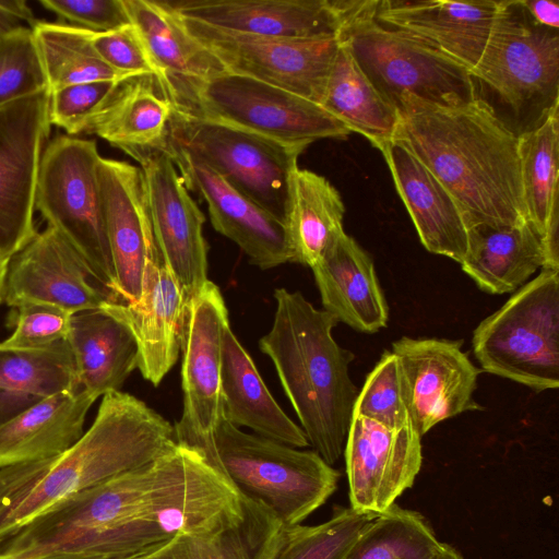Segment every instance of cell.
<instances>
[{
  "label": "cell",
  "mask_w": 559,
  "mask_h": 559,
  "mask_svg": "<svg viewBox=\"0 0 559 559\" xmlns=\"http://www.w3.org/2000/svg\"><path fill=\"white\" fill-rule=\"evenodd\" d=\"M353 416L389 428H401L412 424L402 370L392 352L385 350L367 376L357 395Z\"/></svg>",
  "instance_id": "obj_39"
},
{
  "label": "cell",
  "mask_w": 559,
  "mask_h": 559,
  "mask_svg": "<svg viewBox=\"0 0 559 559\" xmlns=\"http://www.w3.org/2000/svg\"><path fill=\"white\" fill-rule=\"evenodd\" d=\"M123 81L103 80L74 84L50 92L49 122L68 135L86 132Z\"/></svg>",
  "instance_id": "obj_41"
},
{
  "label": "cell",
  "mask_w": 559,
  "mask_h": 559,
  "mask_svg": "<svg viewBox=\"0 0 559 559\" xmlns=\"http://www.w3.org/2000/svg\"><path fill=\"white\" fill-rule=\"evenodd\" d=\"M183 19L260 37L338 36L358 8L354 0H178L165 1Z\"/></svg>",
  "instance_id": "obj_19"
},
{
  "label": "cell",
  "mask_w": 559,
  "mask_h": 559,
  "mask_svg": "<svg viewBox=\"0 0 559 559\" xmlns=\"http://www.w3.org/2000/svg\"><path fill=\"white\" fill-rule=\"evenodd\" d=\"M203 455L241 495L271 509L284 527L301 524L334 493L340 479L316 451L247 433L224 417Z\"/></svg>",
  "instance_id": "obj_4"
},
{
  "label": "cell",
  "mask_w": 559,
  "mask_h": 559,
  "mask_svg": "<svg viewBox=\"0 0 559 559\" xmlns=\"http://www.w3.org/2000/svg\"><path fill=\"white\" fill-rule=\"evenodd\" d=\"M99 158L95 141L70 135L52 139L43 152L35 209L118 301L98 182Z\"/></svg>",
  "instance_id": "obj_10"
},
{
  "label": "cell",
  "mask_w": 559,
  "mask_h": 559,
  "mask_svg": "<svg viewBox=\"0 0 559 559\" xmlns=\"http://www.w3.org/2000/svg\"><path fill=\"white\" fill-rule=\"evenodd\" d=\"M221 385L223 417L227 421L293 448L309 445L301 427L286 415L270 393L230 325L223 337Z\"/></svg>",
  "instance_id": "obj_27"
},
{
  "label": "cell",
  "mask_w": 559,
  "mask_h": 559,
  "mask_svg": "<svg viewBox=\"0 0 559 559\" xmlns=\"http://www.w3.org/2000/svg\"><path fill=\"white\" fill-rule=\"evenodd\" d=\"M559 106L545 120L518 134L526 219L542 240L544 270L559 271Z\"/></svg>",
  "instance_id": "obj_30"
},
{
  "label": "cell",
  "mask_w": 559,
  "mask_h": 559,
  "mask_svg": "<svg viewBox=\"0 0 559 559\" xmlns=\"http://www.w3.org/2000/svg\"><path fill=\"white\" fill-rule=\"evenodd\" d=\"M78 388L67 341L38 349L0 350V412L16 415L48 396Z\"/></svg>",
  "instance_id": "obj_35"
},
{
  "label": "cell",
  "mask_w": 559,
  "mask_h": 559,
  "mask_svg": "<svg viewBox=\"0 0 559 559\" xmlns=\"http://www.w3.org/2000/svg\"><path fill=\"white\" fill-rule=\"evenodd\" d=\"M11 258L0 255V304L4 301L5 284Z\"/></svg>",
  "instance_id": "obj_49"
},
{
  "label": "cell",
  "mask_w": 559,
  "mask_h": 559,
  "mask_svg": "<svg viewBox=\"0 0 559 559\" xmlns=\"http://www.w3.org/2000/svg\"><path fill=\"white\" fill-rule=\"evenodd\" d=\"M187 302L157 246L147 262L141 299L103 306L132 331L139 346L138 369L153 385H158L177 362Z\"/></svg>",
  "instance_id": "obj_21"
},
{
  "label": "cell",
  "mask_w": 559,
  "mask_h": 559,
  "mask_svg": "<svg viewBox=\"0 0 559 559\" xmlns=\"http://www.w3.org/2000/svg\"><path fill=\"white\" fill-rule=\"evenodd\" d=\"M38 559H115L105 556L98 555H86V554H75V552H59L48 555Z\"/></svg>",
  "instance_id": "obj_48"
},
{
  "label": "cell",
  "mask_w": 559,
  "mask_h": 559,
  "mask_svg": "<svg viewBox=\"0 0 559 559\" xmlns=\"http://www.w3.org/2000/svg\"><path fill=\"white\" fill-rule=\"evenodd\" d=\"M377 516L337 507L321 524L285 527L273 559H343Z\"/></svg>",
  "instance_id": "obj_38"
},
{
  "label": "cell",
  "mask_w": 559,
  "mask_h": 559,
  "mask_svg": "<svg viewBox=\"0 0 559 559\" xmlns=\"http://www.w3.org/2000/svg\"><path fill=\"white\" fill-rule=\"evenodd\" d=\"M176 445L175 427L160 414L129 393H106L92 426L67 451L0 468V544L70 497Z\"/></svg>",
  "instance_id": "obj_2"
},
{
  "label": "cell",
  "mask_w": 559,
  "mask_h": 559,
  "mask_svg": "<svg viewBox=\"0 0 559 559\" xmlns=\"http://www.w3.org/2000/svg\"><path fill=\"white\" fill-rule=\"evenodd\" d=\"M67 342L79 388L95 401L120 391L138 368L139 346L132 331L103 307L72 314Z\"/></svg>",
  "instance_id": "obj_26"
},
{
  "label": "cell",
  "mask_w": 559,
  "mask_h": 559,
  "mask_svg": "<svg viewBox=\"0 0 559 559\" xmlns=\"http://www.w3.org/2000/svg\"><path fill=\"white\" fill-rule=\"evenodd\" d=\"M344 456L350 508L380 515L409 489L421 462V436L412 424L384 427L353 416Z\"/></svg>",
  "instance_id": "obj_16"
},
{
  "label": "cell",
  "mask_w": 559,
  "mask_h": 559,
  "mask_svg": "<svg viewBox=\"0 0 559 559\" xmlns=\"http://www.w3.org/2000/svg\"><path fill=\"white\" fill-rule=\"evenodd\" d=\"M189 34L226 71L286 90L321 105L340 37L274 38L215 28L183 19Z\"/></svg>",
  "instance_id": "obj_11"
},
{
  "label": "cell",
  "mask_w": 559,
  "mask_h": 559,
  "mask_svg": "<svg viewBox=\"0 0 559 559\" xmlns=\"http://www.w3.org/2000/svg\"><path fill=\"white\" fill-rule=\"evenodd\" d=\"M472 75L512 110L520 133L534 129L559 106L558 29L536 23L522 0L499 1Z\"/></svg>",
  "instance_id": "obj_9"
},
{
  "label": "cell",
  "mask_w": 559,
  "mask_h": 559,
  "mask_svg": "<svg viewBox=\"0 0 559 559\" xmlns=\"http://www.w3.org/2000/svg\"><path fill=\"white\" fill-rule=\"evenodd\" d=\"M48 88L31 27L0 36V107Z\"/></svg>",
  "instance_id": "obj_40"
},
{
  "label": "cell",
  "mask_w": 559,
  "mask_h": 559,
  "mask_svg": "<svg viewBox=\"0 0 559 559\" xmlns=\"http://www.w3.org/2000/svg\"><path fill=\"white\" fill-rule=\"evenodd\" d=\"M462 343L403 336L392 344L411 421L420 436L445 419L481 409L474 400L479 370L461 349Z\"/></svg>",
  "instance_id": "obj_15"
},
{
  "label": "cell",
  "mask_w": 559,
  "mask_h": 559,
  "mask_svg": "<svg viewBox=\"0 0 559 559\" xmlns=\"http://www.w3.org/2000/svg\"><path fill=\"white\" fill-rule=\"evenodd\" d=\"M107 239L118 301L138 302L145 271L157 247L141 168L102 157L97 165Z\"/></svg>",
  "instance_id": "obj_18"
},
{
  "label": "cell",
  "mask_w": 559,
  "mask_h": 559,
  "mask_svg": "<svg viewBox=\"0 0 559 559\" xmlns=\"http://www.w3.org/2000/svg\"><path fill=\"white\" fill-rule=\"evenodd\" d=\"M174 105L286 144L310 145L353 131L320 104L277 86L228 71L173 86Z\"/></svg>",
  "instance_id": "obj_8"
},
{
  "label": "cell",
  "mask_w": 559,
  "mask_h": 559,
  "mask_svg": "<svg viewBox=\"0 0 559 559\" xmlns=\"http://www.w3.org/2000/svg\"><path fill=\"white\" fill-rule=\"evenodd\" d=\"M393 140L404 144L459 204L467 229L526 219L518 133L483 98L442 106L404 94Z\"/></svg>",
  "instance_id": "obj_1"
},
{
  "label": "cell",
  "mask_w": 559,
  "mask_h": 559,
  "mask_svg": "<svg viewBox=\"0 0 559 559\" xmlns=\"http://www.w3.org/2000/svg\"><path fill=\"white\" fill-rule=\"evenodd\" d=\"M37 22L26 2L22 0L0 1V36L25 26L24 23L32 28Z\"/></svg>",
  "instance_id": "obj_45"
},
{
  "label": "cell",
  "mask_w": 559,
  "mask_h": 559,
  "mask_svg": "<svg viewBox=\"0 0 559 559\" xmlns=\"http://www.w3.org/2000/svg\"><path fill=\"white\" fill-rule=\"evenodd\" d=\"M499 1H379L374 19L402 31L466 68L485 49Z\"/></svg>",
  "instance_id": "obj_22"
},
{
  "label": "cell",
  "mask_w": 559,
  "mask_h": 559,
  "mask_svg": "<svg viewBox=\"0 0 559 559\" xmlns=\"http://www.w3.org/2000/svg\"><path fill=\"white\" fill-rule=\"evenodd\" d=\"M4 301L14 308L26 302L47 304L74 314L116 299L68 240L47 226L11 258Z\"/></svg>",
  "instance_id": "obj_17"
},
{
  "label": "cell",
  "mask_w": 559,
  "mask_h": 559,
  "mask_svg": "<svg viewBox=\"0 0 559 559\" xmlns=\"http://www.w3.org/2000/svg\"><path fill=\"white\" fill-rule=\"evenodd\" d=\"M486 372L542 392L559 386V271L542 270L474 330Z\"/></svg>",
  "instance_id": "obj_6"
},
{
  "label": "cell",
  "mask_w": 559,
  "mask_h": 559,
  "mask_svg": "<svg viewBox=\"0 0 559 559\" xmlns=\"http://www.w3.org/2000/svg\"><path fill=\"white\" fill-rule=\"evenodd\" d=\"M532 19L539 25L558 29L559 28V5L551 0H522Z\"/></svg>",
  "instance_id": "obj_46"
},
{
  "label": "cell",
  "mask_w": 559,
  "mask_h": 559,
  "mask_svg": "<svg viewBox=\"0 0 559 559\" xmlns=\"http://www.w3.org/2000/svg\"><path fill=\"white\" fill-rule=\"evenodd\" d=\"M344 213L342 198L332 183L298 167L290 178L285 221L293 262L312 267L345 233Z\"/></svg>",
  "instance_id": "obj_33"
},
{
  "label": "cell",
  "mask_w": 559,
  "mask_h": 559,
  "mask_svg": "<svg viewBox=\"0 0 559 559\" xmlns=\"http://www.w3.org/2000/svg\"><path fill=\"white\" fill-rule=\"evenodd\" d=\"M39 3L78 27L104 33L130 24L122 0H39Z\"/></svg>",
  "instance_id": "obj_44"
},
{
  "label": "cell",
  "mask_w": 559,
  "mask_h": 559,
  "mask_svg": "<svg viewBox=\"0 0 559 559\" xmlns=\"http://www.w3.org/2000/svg\"><path fill=\"white\" fill-rule=\"evenodd\" d=\"M321 106L377 148L393 140L399 123L396 108L373 87L342 39Z\"/></svg>",
  "instance_id": "obj_34"
},
{
  "label": "cell",
  "mask_w": 559,
  "mask_h": 559,
  "mask_svg": "<svg viewBox=\"0 0 559 559\" xmlns=\"http://www.w3.org/2000/svg\"><path fill=\"white\" fill-rule=\"evenodd\" d=\"M379 1L370 0L348 19L338 37L378 93L396 108L409 94L423 100L452 106L477 98L472 73L408 34L376 21Z\"/></svg>",
  "instance_id": "obj_7"
},
{
  "label": "cell",
  "mask_w": 559,
  "mask_h": 559,
  "mask_svg": "<svg viewBox=\"0 0 559 559\" xmlns=\"http://www.w3.org/2000/svg\"><path fill=\"white\" fill-rule=\"evenodd\" d=\"M174 104L166 86L154 75L123 81L105 107L91 121L93 133L128 155L136 151L163 150Z\"/></svg>",
  "instance_id": "obj_29"
},
{
  "label": "cell",
  "mask_w": 559,
  "mask_h": 559,
  "mask_svg": "<svg viewBox=\"0 0 559 559\" xmlns=\"http://www.w3.org/2000/svg\"><path fill=\"white\" fill-rule=\"evenodd\" d=\"M271 330L259 340L277 372L309 444L333 465L344 452L358 395L349 376L354 354L332 335L337 320L299 292H274Z\"/></svg>",
  "instance_id": "obj_3"
},
{
  "label": "cell",
  "mask_w": 559,
  "mask_h": 559,
  "mask_svg": "<svg viewBox=\"0 0 559 559\" xmlns=\"http://www.w3.org/2000/svg\"><path fill=\"white\" fill-rule=\"evenodd\" d=\"M378 150L388 164L423 246L431 253L461 263L467 252L468 234L454 198L401 142L391 140Z\"/></svg>",
  "instance_id": "obj_23"
},
{
  "label": "cell",
  "mask_w": 559,
  "mask_h": 559,
  "mask_svg": "<svg viewBox=\"0 0 559 559\" xmlns=\"http://www.w3.org/2000/svg\"><path fill=\"white\" fill-rule=\"evenodd\" d=\"M229 324L219 288L206 281L185 308L181 337L183 409L175 427L177 443L205 454L223 419V337Z\"/></svg>",
  "instance_id": "obj_12"
},
{
  "label": "cell",
  "mask_w": 559,
  "mask_h": 559,
  "mask_svg": "<svg viewBox=\"0 0 559 559\" xmlns=\"http://www.w3.org/2000/svg\"><path fill=\"white\" fill-rule=\"evenodd\" d=\"M242 515L204 533L185 534L141 559H273L285 527L260 501L243 495Z\"/></svg>",
  "instance_id": "obj_32"
},
{
  "label": "cell",
  "mask_w": 559,
  "mask_h": 559,
  "mask_svg": "<svg viewBox=\"0 0 559 559\" xmlns=\"http://www.w3.org/2000/svg\"><path fill=\"white\" fill-rule=\"evenodd\" d=\"M323 310L361 333L388 325L389 307L373 260L354 238L343 233L310 267Z\"/></svg>",
  "instance_id": "obj_24"
},
{
  "label": "cell",
  "mask_w": 559,
  "mask_h": 559,
  "mask_svg": "<svg viewBox=\"0 0 559 559\" xmlns=\"http://www.w3.org/2000/svg\"><path fill=\"white\" fill-rule=\"evenodd\" d=\"M92 44L98 56L116 72L128 78L154 75L166 86L131 23L110 32H93Z\"/></svg>",
  "instance_id": "obj_43"
},
{
  "label": "cell",
  "mask_w": 559,
  "mask_h": 559,
  "mask_svg": "<svg viewBox=\"0 0 559 559\" xmlns=\"http://www.w3.org/2000/svg\"><path fill=\"white\" fill-rule=\"evenodd\" d=\"M15 308L14 331L0 342V350L38 349L67 341L72 313L38 302H26Z\"/></svg>",
  "instance_id": "obj_42"
},
{
  "label": "cell",
  "mask_w": 559,
  "mask_h": 559,
  "mask_svg": "<svg viewBox=\"0 0 559 559\" xmlns=\"http://www.w3.org/2000/svg\"><path fill=\"white\" fill-rule=\"evenodd\" d=\"M50 91L0 107V255L12 258L35 235L37 178L50 132Z\"/></svg>",
  "instance_id": "obj_13"
},
{
  "label": "cell",
  "mask_w": 559,
  "mask_h": 559,
  "mask_svg": "<svg viewBox=\"0 0 559 559\" xmlns=\"http://www.w3.org/2000/svg\"><path fill=\"white\" fill-rule=\"evenodd\" d=\"M94 402L78 388L48 396L0 424V468L67 451L84 433Z\"/></svg>",
  "instance_id": "obj_25"
},
{
  "label": "cell",
  "mask_w": 559,
  "mask_h": 559,
  "mask_svg": "<svg viewBox=\"0 0 559 559\" xmlns=\"http://www.w3.org/2000/svg\"><path fill=\"white\" fill-rule=\"evenodd\" d=\"M122 1L130 23L163 75L166 91L226 71L218 59L189 34L181 16L165 1Z\"/></svg>",
  "instance_id": "obj_31"
},
{
  "label": "cell",
  "mask_w": 559,
  "mask_h": 559,
  "mask_svg": "<svg viewBox=\"0 0 559 559\" xmlns=\"http://www.w3.org/2000/svg\"><path fill=\"white\" fill-rule=\"evenodd\" d=\"M468 246L460 263L481 290L502 295L518 290L546 264L542 240L527 221L513 225L474 226L467 229Z\"/></svg>",
  "instance_id": "obj_28"
},
{
  "label": "cell",
  "mask_w": 559,
  "mask_h": 559,
  "mask_svg": "<svg viewBox=\"0 0 559 559\" xmlns=\"http://www.w3.org/2000/svg\"><path fill=\"white\" fill-rule=\"evenodd\" d=\"M167 152L186 187L206 202L213 228L233 240L251 264L267 270L293 262L285 223L234 189L206 165Z\"/></svg>",
  "instance_id": "obj_20"
},
{
  "label": "cell",
  "mask_w": 559,
  "mask_h": 559,
  "mask_svg": "<svg viewBox=\"0 0 559 559\" xmlns=\"http://www.w3.org/2000/svg\"><path fill=\"white\" fill-rule=\"evenodd\" d=\"M438 545L420 513L395 503L376 518L343 559H430Z\"/></svg>",
  "instance_id": "obj_37"
},
{
  "label": "cell",
  "mask_w": 559,
  "mask_h": 559,
  "mask_svg": "<svg viewBox=\"0 0 559 559\" xmlns=\"http://www.w3.org/2000/svg\"><path fill=\"white\" fill-rule=\"evenodd\" d=\"M430 559H464L461 554L452 546L439 542Z\"/></svg>",
  "instance_id": "obj_47"
},
{
  "label": "cell",
  "mask_w": 559,
  "mask_h": 559,
  "mask_svg": "<svg viewBox=\"0 0 559 559\" xmlns=\"http://www.w3.org/2000/svg\"><path fill=\"white\" fill-rule=\"evenodd\" d=\"M143 173L154 237L187 301L207 281L204 214L166 148L129 154Z\"/></svg>",
  "instance_id": "obj_14"
},
{
  "label": "cell",
  "mask_w": 559,
  "mask_h": 559,
  "mask_svg": "<svg viewBox=\"0 0 559 559\" xmlns=\"http://www.w3.org/2000/svg\"><path fill=\"white\" fill-rule=\"evenodd\" d=\"M32 31L50 92L93 81L131 79L116 72L98 56L91 31L40 21Z\"/></svg>",
  "instance_id": "obj_36"
},
{
  "label": "cell",
  "mask_w": 559,
  "mask_h": 559,
  "mask_svg": "<svg viewBox=\"0 0 559 559\" xmlns=\"http://www.w3.org/2000/svg\"><path fill=\"white\" fill-rule=\"evenodd\" d=\"M174 104V103H173ZM308 147L211 120L174 105L167 151L198 160L234 189L285 223L289 183Z\"/></svg>",
  "instance_id": "obj_5"
}]
</instances>
